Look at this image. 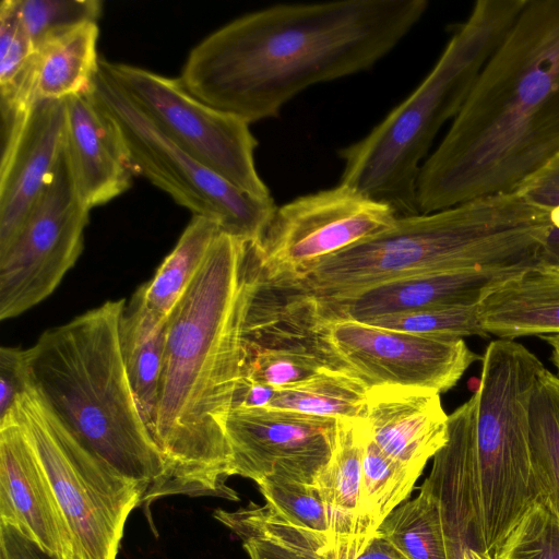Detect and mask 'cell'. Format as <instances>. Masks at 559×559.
Wrapping results in <instances>:
<instances>
[{"mask_svg": "<svg viewBox=\"0 0 559 559\" xmlns=\"http://www.w3.org/2000/svg\"><path fill=\"white\" fill-rule=\"evenodd\" d=\"M426 0L278 4L217 28L179 79L203 103L253 123L306 88L372 68L418 23Z\"/></svg>", "mask_w": 559, "mask_h": 559, "instance_id": "1", "label": "cell"}, {"mask_svg": "<svg viewBox=\"0 0 559 559\" xmlns=\"http://www.w3.org/2000/svg\"><path fill=\"white\" fill-rule=\"evenodd\" d=\"M258 247L221 233L168 319L153 439L174 495L239 501L227 485L224 420L241 379V334L260 275Z\"/></svg>", "mask_w": 559, "mask_h": 559, "instance_id": "2", "label": "cell"}, {"mask_svg": "<svg viewBox=\"0 0 559 559\" xmlns=\"http://www.w3.org/2000/svg\"><path fill=\"white\" fill-rule=\"evenodd\" d=\"M559 153V0H527L417 181L419 213L516 191Z\"/></svg>", "mask_w": 559, "mask_h": 559, "instance_id": "3", "label": "cell"}, {"mask_svg": "<svg viewBox=\"0 0 559 559\" xmlns=\"http://www.w3.org/2000/svg\"><path fill=\"white\" fill-rule=\"evenodd\" d=\"M555 213L519 191L396 217L384 230L269 284L285 295L331 298L423 274L534 269Z\"/></svg>", "mask_w": 559, "mask_h": 559, "instance_id": "4", "label": "cell"}, {"mask_svg": "<svg viewBox=\"0 0 559 559\" xmlns=\"http://www.w3.org/2000/svg\"><path fill=\"white\" fill-rule=\"evenodd\" d=\"M109 300L47 330L25 349L29 389L52 419L87 452L158 499L165 465L138 407L124 365L120 320Z\"/></svg>", "mask_w": 559, "mask_h": 559, "instance_id": "5", "label": "cell"}, {"mask_svg": "<svg viewBox=\"0 0 559 559\" xmlns=\"http://www.w3.org/2000/svg\"><path fill=\"white\" fill-rule=\"evenodd\" d=\"M526 1H477L413 93L365 138L340 150L341 183L389 205L397 217L420 214L417 181L430 146L462 109Z\"/></svg>", "mask_w": 559, "mask_h": 559, "instance_id": "6", "label": "cell"}, {"mask_svg": "<svg viewBox=\"0 0 559 559\" xmlns=\"http://www.w3.org/2000/svg\"><path fill=\"white\" fill-rule=\"evenodd\" d=\"M546 369L514 340L489 343L477 399L476 483L484 547L495 554L538 498L528 450V407Z\"/></svg>", "mask_w": 559, "mask_h": 559, "instance_id": "7", "label": "cell"}, {"mask_svg": "<svg viewBox=\"0 0 559 559\" xmlns=\"http://www.w3.org/2000/svg\"><path fill=\"white\" fill-rule=\"evenodd\" d=\"M92 93L115 122L136 176L158 187L193 215L215 221L222 233L259 243L276 205L239 189L165 135L99 68Z\"/></svg>", "mask_w": 559, "mask_h": 559, "instance_id": "8", "label": "cell"}, {"mask_svg": "<svg viewBox=\"0 0 559 559\" xmlns=\"http://www.w3.org/2000/svg\"><path fill=\"white\" fill-rule=\"evenodd\" d=\"M15 414L24 426L70 530L75 559H116L131 511L144 491L87 452L28 388Z\"/></svg>", "mask_w": 559, "mask_h": 559, "instance_id": "9", "label": "cell"}, {"mask_svg": "<svg viewBox=\"0 0 559 559\" xmlns=\"http://www.w3.org/2000/svg\"><path fill=\"white\" fill-rule=\"evenodd\" d=\"M102 67L174 143L245 192L270 199L254 162L249 123L194 97L179 78L100 58Z\"/></svg>", "mask_w": 559, "mask_h": 559, "instance_id": "10", "label": "cell"}, {"mask_svg": "<svg viewBox=\"0 0 559 559\" xmlns=\"http://www.w3.org/2000/svg\"><path fill=\"white\" fill-rule=\"evenodd\" d=\"M91 210L81 199L63 152L11 245L0 253V319L46 299L75 264Z\"/></svg>", "mask_w": 559, "mask_h": 559, "instance_id": "11", "label": "cell"}, {"mask_svg": "<svg viewBox=\"0 0 559 559\" xmlns=\"http://www.w3.org/2000/svg\"><path fill=\"white\" fill-rule=\"evenodd\" d=\"M300 302L330 367L367 389L400 385L440 394L453 388L473 362L483 360L462 337L399 332L353 320L321 321Z\"/></svg>", "mask_w": 559, "mask_h": 559, "instance_id": "12", "label": "cell"}, {"mask_svg": "<svg viewBox=\"0 0 559 559\" xmlns=\"http://www.w3.org/2000/svg\"><path fill=\"white\" fill-rule=\"evenodd\" d=\"M396 213L341 183L277 207L258 252L261 278L270 284L390 227Z\"/></svg>", "mask_w": 559, "mask_h": 559, "instance_id": "13", "label": "cell"}, {"mask_svg": "<svg viewBox=\"0 0 559 559\" xmlns=\"http://www.w3.org/2000/svg\"><path fill=\"white\" fill-rule=\"evenodd\" d=\"M337 420L261 407H236L224 420L231 476L257 485H313L330 461Z\"/></svg>", "mask_w": 559, "mask_h": 559, "instance_id": "14", "label": "cell"}, {"mask_svg": "<svg viewBox=\"0 0 559 559\" xmlns=\"http://www.w3.org/2000/svg\"><path fill=\"white\" fill-rule=\"evenodd\" d=\"M324 369L332 368L306 308L266 284L260 273L242 325L239 383L280 388Z\"/></svg>", "mask_w": 559, "mask_h": 559, "instance_id": "15", "label": "cell"}, {"mask_svg": "<svg viewBox=\"0 0 559 559\" xmlns=\"http://www.w3.org/2000/svg\"><path fill=\"white\" fill-rule=\"evenodd\" d=\"M530 270L534 269L465 270L423 274L377 284L340 297L287 296L301 300L318 320H353L367 323L390 314L479 305L506 282Z\"/></svg>", "mask_w": 559, "mask_h": 559, "instance_id": "16", "label": "cell"}, {"mask_svg": "<svg viewBox=\"0 0 559 559\" xmlns=\"http://www.w3.org/2000/svg\"><path fill=\"white\" fill-rule=\"evenodd\" d=\"M66 99H37L1 132L0 253L14 240L64 148Z\"/></svg>", "mask_w": 559, "mask_h": 559, "instance_id": "17", "label": "cell"}, {"mask_svg": "<svg viewBox=\"0 0 559 559\" xmlns=\"http://www.w3.org/2000/svg\"><path fill=\"white\" fill-rule=\"evenodd\" d=\"M0 520L52 557L75 559L68 524L15 412L0 425Z\"/></svg>", "mask_w": 559, "mask_h": 559, "instance_id": "18", "label": "cell"}, {"mask_svg": "<svg viewBox=\"0 0 559 559\" xmlns=\"http://www.w3.org/2000/svg\"><path fill=\"white\" fill-rule=\"evenodd\" d=\"M64 152L76 190L92 210L124 193L136 176L122 138L92 91L66 99Z\"/></svg>", "mask_w": 559, "mask_h": 559, "instance_id": "19", "label": "cell"}, {"mask_svg": "<svg viewBox=\"0 0 559 559\" xmlns=\"http://www.w3.org/2000/svg\"><path fill=\"white\" fill-rule=\"evenodd\" d=\"M366 420L379 449L417 477L448 440L449 416L440 394L428 389H368Z\"/></svg>", "mask_w": 559, "mask_h": 559, "instance_id": "20", "label": "cell"}, {"mask_svg": "<svg viewBox=\"0 0 559 559\" xmlns=\"http://www.w3.org/2000/svg\"><path fill=\"white\" fill-rule=\"evenodd\" d=\"M367 390L356 378L324 369L310 379L280 388L240 383L233 408L261 407L334 419H366Z\"/></svg>", "mask_w": 559, "mask_h": 559, "instance_id": "21", "label": "cell"}, {"mask_svg": "<svg viewBox=\"0 0 559 559\" xmlns=\"http://www.w3.org/2000/svg\"><path fill=\"white\" fill-rule=\"evenodd\" d=\"M484 330L499 338L559 333V275L530 270L480 304Z\"/></svg>", "mask_w": 559, "mask_h": 559, "instance_id": "22", "label": "cell"}, {"mask_svg": "<svg viewBox=\"0 0 559 559\" xmlns=\"http://www.w3.org/2000/svg\"><path fill=\"white\" fill-rule=\"evenodd\" d=\"M333 454L314 487L324 503L329 537L361 535L362 455L369 426L366 419H336Z\"/></svg>", "mask_w": 559, "mask_h": 559, "instance_id": "23", "label": "cell"}, {"mask_svg": "<svg viewBox=\"0 0 559 559\" xmlns=\"http://www.w3.org/2000/svg\"><path fill=\"white\" fill-rule=\"evenodd\" d=\"M98 36V24L86 23L38 50L33 79L34 100L67 99L91 92L100 61Z\"/></svg>", "mask_w": 559, "mask_h": 559, "instance_id": "24", "label": "cell"}, {"mask_svg": "<svg viewBox=\"0 0 559 559\" xmlns=\"http://www.w3.org/2000/svg\"><path fill=\"white\" fill-rule=\"evenodd\" d=\"M168 319L162 320L150 314L132 300L130 306L124 308L120 320V342L128 378L152 438L156 423Z\"/></svg>", "mask_w": 559, "mask_h": 559, "instance_id": "25", "label": "cell"}, {"mask_svg": "<svg viewBox=\"0 0 559 559\" xmlns=\"http://www.w3.org/2000/svg\"><path fill=\"white\" fill-rule=\"evenodd\" d=\"M218 224L193 215L175 248L165 258L150 282L132 297L150 314L166 320L201 270L216 237Z\"/></svg>", "mask_w": 559, "mask_h": 559, "instance_id": "26", "label": "cell"}, {"mask_svg": "<svg viewBox=\"0 0 559 559\" xmlns=\"http://www.w3.org/2000/svg\"><path fill=\"white\" fill-rule=\"evenodd\" d=\"M213 516L240 539L249 559H323L313 531L287 522L266 503L217 509Z\"/></svg>", "mask_w": 559, "mask_h": 559, "instance_id": "27", "label": "cell"}, {"mask_svg": "<svg viewBox=\"0 0 559 559\" xmlns=\"http://www.w3.org/2000/svg\"><path fill=\"white\" fill-rule=\"evenodd\" d=\"M528 450L537 499L559 514V377L547 369L530 401Z\"/></svg>", "mask_w": 559, "mask_h": 559, "instance_id": "28", "label": "cell"}, {"mask_svg": "<svg viewBox=\"0 0 559 559\" xmlns=\"http://www.w3.org/2000/svg\"><path fill=\"white\" fill-rule=\"evenodd\" d=\"M377 533L409 559H451L440 504L425 490L395 508Z\"/></svg>", "mask_w": 559, "mask_h": 559, "instance_id": "29", "label": "cell"}, {"mask_svg": "<svg viewBox=\"0 0 559 559\" xmlns=\"http://www.w3.org/2000/svg\"><path fill=\"white\" fill-rule=\"evenodd\" d=\"M419 477L399 464L373 442L369 433L362 455L361 535H373L384 519L408 500Z\"/></svg>", "mask_w": 559, "mask_h": 559, "instance_id": "30", "label": "cell"}, {"mask_svg": "<svg viewBox=\"0 0 559 559\" xmlns=\"http://www.w3.org/2000/svg\"><path fill=\"white\" fill-rule=\"evenodd\" d=\"M36 52L20 20L15 1L0 3V106L27 108L34 103Z\"/></svg>", "mask_w": 559, "mask_h": 559, "instance_id": "31", "label": "cell"}, {"mask_svg": "<svg viewBox=\"0 0 559 559\" xmlns=\"http://www.w3.org/2000/svg\"><path fill=\"white\" fill-rule=\"evenodd\" d=\"M22 25L37 52L72 29L98 21L99 0H14Z\"/></svg>", "mask_w": 559, "mask_h": 559, "instance_id": "32", "label": "cell"}, {"mask_svg": "<svg viewBox=\"0 0 559 559\" xmlns=\"http://www.w3.org/2000/svg\"><path fill=\"white\" fill-rule=\"evenodd\" d=\"M493 555L498 559H559V514L536 499Z\"/></svg>", "mask_w": 559, "mask_h": 559, "instance_id": "33", "label": "cell"}, {"mask_svg": "<svg viewBox=\"0 0 559 559\" xmlns=\"http://www.w3.org/2000/svg\"><path fill=\"white\" fill-rule=\"evenodd\" d=\"M366 324L437 337L488 336L481 324L479 305L390 314Z\"/></svg>", "mask_w": 559, "mask_h": 559, "instance_id": "34", "label": "cell"}, {"mask_svg": "<svg viewBox=\"0 0 559 559\" xmlns=\"http://www.w3.org/2000/svg\"><path fill=\"white\" fill-rule=\"evenodd\" d=\"M265 503L287 522L329 535L324 503L313 485L290 481H265L258 485Z\"/></svg>", "mask_w": 559, "mask_h": 559, "instance_id": "35", "label": "cell"}, {"mask_svg": "<svg viewBox=\"0 0 559 559\" xmlns=\"http://www.w3.org/2000/svg\"><path fill=\"white\" fill-rule=\"evenodd\" d=\"M316 533L323 559H409L377 532L370 536L336 537Z\"/></svg>", "mask_w": 559, "mask_h": 559, "instance_id": "36", "label": "cell"}, {"mask_svg": "<svg viewBox=\"0 0 559 559\" xmlns=\"http://www.w3.org/2000/svg\"><path fill=\"white\" fill-rule=\"evenodd\" d=\"M28 388L25 350L2 346L0 349V425L13 418L17 402Z\"/></svg>", "mask_w": 559, "mask_h": 559, "instance_id": "37", "label": "cell"}, {"mask_svg": "<svg viewBox=\"0 0 559 559\" xmlns=\"http://www.w3.org/2000/svg\"><path fill=\"white\" fill-rule=\"evenodd\" d=\"M516 191L535 206L550 212H559V153Z\"/></svg>", "mask_w": 559, "mask_h": 559, "instance_id": "38", "label": "cell"}, {"mask_svg": "<svg viewBox=\"0 0 559 559\" xmlns=\"http://www.w3.org/2000/svg\"><path fill=\"white\" fill-rule=\"evenodd\" d=\"M0 559H57L16 528L0 523Z\"/></svg>", "mask_w": 559, "mask_h": 559, "instance_id": "39", "label": "cell"}, {"mask_svg": "<svg viewBox=\"0 0 559 559\" xmlns=\"http://www.w3.org/2000/svg\"><path fill=\"white\" fill-rule=\"evenodd\" d=\"M547 231L538 252L535 270L559 275V212Z\"/></svg>", "mask_w": 559, "mask_h": 559, "instance_id": "40", "label": "cell"}, {"mask_svg": "<svg viewBox=\"0 0 559 559\" xmlns=\"http://www.w3.org/2000/svg\"><path fill=\"white\" fill-rule=\"evenodd\" d=\"M543 338L551 346V361L558 371L559 377V333Z\"/></svg>", "mask_w": 559, "mask_h": 559, "instance_id": "41", "label": "cell"}]
</instances>
